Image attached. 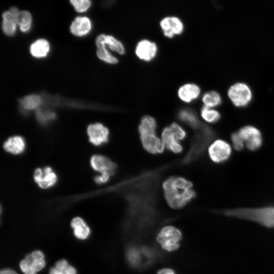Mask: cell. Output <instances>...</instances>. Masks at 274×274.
<instances>
[{
    "mask_svg": "<svg viewBox=\"0 0 274 274\" xmlns=\"http://www.w3.org/2000/svg\"><path fill=\"white\" fill-rule=\"evenodd\" d=\"M105 42L108 44L110 49L119 54L124 53V47L122 43L114 37L110 35H105Z\"/></svg>",
    "mask_w": 274,
    "mask_h": 274,
    "instance_id": "cell-30",
    "label": "cell"
},
{
    "mask_svg": "<svg viewBox=\"0 0 274 274\" xmlns=\"http://www.w3.org/2000/svg\"><path fill=\"white\" fill-rule=\"evenodd\" d=\"M19 12L17 8L12 7L3 14L2 29L6 35L11 36L15 33Z\"/></svg>",
    "mask_w": 274,
    "mask_h": 274,
    "instance_id": "cell-16",
    "label": "cell"
},
{
    "mask_svg": "<svg viewBox=\"0 0 274 274\" xmlns=\"http://www.w3.org/2000/svg\"><path fill=\"white\" fill-rule=\"evenodd\" d=\"M215 135V131L212 127L202 123L195 130L190 149L182 159V163L187 165L198 159Z\"/></svg>",
    "mask_w": 274,
    "mask_h": 274,
    "instance_id": "cell-3",
    "label": "cell"
},
{
    "mask_svg": "<svg viewBox=\"0 0 274 274\" xmlns=\"http://www.w3.org/2000/svg\"><path fill=\"white\" fill-rule=\"evenodd\" d=\"M49 50V44L45 39H39L32 43L30 46L31 55L36 57L45 56Z\"/></svg>",
    "mask_w": 274,
    "mask_h": 274,
    "instance_id": "cell-23",
    "label": "cell"
},
{
    "mask_svg": "<svg viewBox=\"0 0 274 274\" xmlns=\"http://www.w3.org/2000/svg\"><path fill=\"white\" fill-rule=\"evenodd\" d=\"M20 106L26 110H36L42 104L41 97L36 94H30L24 96L19 101Z\"/></svg>",
    "mask_w": 274,
    "mask_h": 274,
    "instance_id": "cell-26",
    "label": "cell"
},
{
    "mask_svg": "<svg viewBox=\"0 0 274 274\" xmlns=\"http://www.w3.org/2000/svg\"><path fill=\"white\" fill-rule=\"evenodd\" d=\"M71 227L74 229L75 236L80 239L87 238L90 232L89 227L80 217H75L72 220Z\"/></svg>",
    "mask_w": 274,
    "mask_h": 274,
    "instance_id": "cell-22",
    "label": "cell"
},
{
    "mask_svg": "<svg viewBox=\"0 0 274 274\" xmlns=\"http://www.w3.org/2000/svg\"><path fill=\"white\" fill-rule=\"evenodd\" d=\"M177 115L180 120L194 130L199 127L203 123L199 120L196 113L190 109L180 110Z\"/></svg>",
    "mask_w": 274,
    "mask_h": 274,
    "instance_id": "cell-19",
    "label": "cell"
},
{
    "mask_svg": "<svg viewBox=\"0 0 274 274\" xmlns=\"http://www.w3.org/2000/svg\"><path fill=\"white\" fill-rule=\"evenodd\" d=\"M32 17L30 13L27 11H21L19 12L17 17V24L23 32L28 31L31 26Z\"/></svg>",
    "mask_w": 274,
    "mask_h": 274,
    "instance_id": "cell-29",
    "label": "cell"
},
{
    "mask_svg": "<svg viewBox=\"0 0 274 274\" xmlns=\"http://www.w3.org/2000/svg\"><path fill=\"white\" fill-rule=\"evenodd\" d=\"M208 153L211 160L216 163H221L229 159L232 153L230 145L226 141L218 139L213 142L208 148Z\"/></svg>",
    "mask_w": 274,
    "mask_h": 274,
    "instance_id": "cell-9",
    "label": "cell"
},
{
    "mask_svg": "<svg viewBox=\"0 0 274 274\" xmlns=\"http://www.w3.org/2000/svg\"><path fill=\"white\" fill-rule=\"evenodd\" d=\"M87 133L89 142L96 146L107 143L109 139V129L100 123L89 125Z\"/></svg>",
    "mask_w": 274,
    "mask_h": 274,
    "instance_id": "cell-10",
    "label": "cell"
},
{
    "mask_svg": "<svg viewBox=\"0 0 274 274\" xmlns=\"http://www.w3.org/2000/svg\"><path fill=\"white\" fill-rule=\"evenodd\" d=\"M186 136L185 130L178 123L173 122L162 130L161 140L167 149L174 153H180L183 151L180 141L184 140Z\"/></svg>",
    "mask_w": 274,
    "mask_h": 274,
    "instance_id": "cell-4",
    "label": "cell"
},
{
    "mask_svg": "<svg viewBox=\"0 0 274 274\" xmlns=\"http://www.w3.org/2000/svg\"><path fill=\"white\" fill-rule=\"evenodd\" d=\"M162 187L167 204L174 209L183 208L196 195L192 183L180 177L167 178L163 182Z\"/></svg>",
    "mask_w": 274,
    "mask_h": 274,
    "instance_id": "cell-1",
    "label": "cell"
},
{
    "mask_svg": "<svg viewBox=\"0 0 274 274\" xmlns=\"http://www.w3.org/2000/svg\"><path fill=\"white\" fill-rule=\"evenodd\" d=\"M70 2L76 11L78 12L86 11L91 5L90 2L88 0H71Z\"/></svg>",
    "mask_w": 274,
    "mask_h": 274,
    "instance_id": "cell-32",
    "label": "cell"
},
{
    "mask_svg": "<svg viewBox=\"0 0 274 274\" xmlns=\"http://www.w3.org/2000/svg\"><path fill=\"white\" fill-rule=\"evenodd\" d=\"M49 274H77V271L66 260L61 259L50 269Z\"/></svg>",
    "mask_w": 274,
    "mask_h": 274,
    "instance_id": "cell-25",
    "label": "cell"
},
{
    "mask_svg": "<svg viewBox=\"0 0 274 274\" xmlns=\"http://www.w3.org/2000/svg\"><path fill=\"white\" fill-rule=\"evenodd\" d=\"M157 123L155 119L148 115L142 117L139 125L138 130L140 134L156 133Z\"/></svg>",
    "mask_w": 274,
    "mask_h": 274,
    "instance_id": "cell-24",
    "label": "cell"
},
{
    "mask_svg": "<svg viewBox=\"0 0 274 274\" xmlns=\"http://www.w3.org/2000/svg\"><path fill=\"white\" fill-rule=\"evenodd\" d=\"M160 25L164 35L168 38H172L175 35L181 33L184 29L182 21L175 16H168L163 18Z\"/></svg>",
    "mask_w": 274,
    "mask_h": 274,
    "instance_id": "cell-14",
    "label": "cell"
},
{
    "mask_svg": "<svg viewBox=\"0 0 274 274\" xmlns=\"http://www.w3.org/2000/svg\"><path fill=\"white\" fill-rule=\"evenodd\" d=\"M90 165L96 171L101 174L114 175L117 171V164L110 158L101 155H94L90 159Z\"/></svg>",
    "mask_w": 274,
    "mask_h": 274,
    "instance_id": "cell-12",
    "label": "cell"
},
{
    "mask_svg": "<svg viewBox=\"0 0 274 274\" xmlns=\"http://www.w3.org/2000/svg\"><path fill=\"white\" fill-rule=\"evenodd\" d=\"M200 89L196 84L187 83L181 86L178 92L179 97L185 102H190L199 95Z\"/></svg>",
    "mask_w": 274,
    "mask_h": 274,
    "instance_id": "cell-17",
    "label": "cell"
},
{
    "mask_svg": "<svg viewBox=\"0 0 274 274\" xmlns=\"http://www.w3.org/2000/svg\"><path fill=\"white\" fill-rule=\"evenodd\" d=\"M200 115L204 121L210 123H216L221 118V114L218 111L205 106L201 108Z\"/></svg>",
    "mask_w": 274,
    "mask_h": 274,
    "instance_id": "cell-28",
    "label": "cell"
},
{
    "mask_svg": "<svg viewBox=\"0 0 274 274\" xmlns=\"http://www.w3.org/2000/svg\"><path fill=\"white\" fill-rule=\"evenodd\" d=\"M19 265L24 274H36L45 265V256L42 251L36 250L27 255Z\"/></svg>",
    "mask_w": 274,
    "mask_h": 274,
    "instance_id": "cell-7",
    "label": "cell"
},
{
    "mask_svg": "<svg viewBox=\"0 0 274 274\" xmlns=\"http://www.w3.org/2000/svg\"><path fill=\"white\" fill-rule=\"evenodd\" d=\"M140 135V139L144 148L148 152L161 154L164 150V145L156 135V133H145Z\"/></svg>",
    "mask_w": 274,
    "mask_h": 274,
    "instance_id": "cell-13",
    "label": "cell"
},
{
    "mask_svg": "<svg viewBox=\"0 0 274 274\" xmlns=\"http://www.w3.org/2000/svg\"><path fill=\"white\" fill-rule=\"evenodd\" d=\"M157 274H175V272L171 268H165L159 270Z\"/></svg>",
    "mask_w": 274,
    "mask_h": 274,
    "instance_id": "cell-35",
    "label": "cell"
},
{
    "mask_svg": "<svg viewBox=\"0 0 274 274\" xmlns=\"http://www.w3.org/2000/svg\"><path fill=\"white\" fill-rule=\"evenodd\" d=\"M36 117L40 123L45 124L53 120L56 115L52 112L38 110L36 111Z\"/></svg>",
    "mask_w": 274,
    "mask_h": 274,
    "instance_id": "cell-31",
    "label": "cell"
},
{
    "mask_svg": "<svg viewBox=\"0 0 274 274\" xmlns=\"http://www.w3.org/2000/svg\"><path fill=\"white\" fill-rule=\"evenodd\" d=\"M105 35L101 34L97 37L95 44L97 47V55L98 57L105 62L111 64L118 62V59L113 56L106 49L105 42Z\"/></svg>",
    "mask_w": 274,
    "mask_h": 274,
    "instance_id": "cell-20",
    "label": "cell"
},
{
    "mask_svg": "<svg viewBox=\"0 0 274 274\" xmlns=\"http://www.w3.org/2000/svg\"><path fill=\"white\" fill-rule=\"evenodd\" d=\"M157 52L156 44L148 40H142L137 44L135 52L136 56L145 61H150L154 58Z\"/></svg>",
    "mask_w": 274,
    "mask_h": 274,
    "instance_id": "cell-15",
    "label": "cell"
},
{
    "mask_svg": "<svg viewBox=\"0 0 274 274\" xmlns=\"http://www.w3.org/2000/svg\"><path fill=\"white\" fill-rule=\"evenodd\" d=\"M33 179L38 186L47 189L54 186L57 180L56 174L50 166L37 168L33 173Z\"/></svg>",
    "mask_w": 274,
    "mask_h": 274,
    "instance_id": "cell-11",
    "label": "cell"
},
{
    "mask_svg": "<svg viewBox=\"0 0 274 274\" xmlns=\"http://www.w3.org/2000/svg\"><path fill=\"white\" fill-rule=\"evenodd\" d=\"M237 132L248 150L256 151L262 146L263 140L261 133L255 126H244L238 130Z\"/></svg>",
    "mask_w": 274,
    "mask_h": 274,
    "instance_id": "cell-8",
    "label": "cell"
},
{
    "mask_svg": "<svg viewBox=\"0 0 274 274\" xmlns=\"http://www.w3.org/2000/svg\"><path fill=\"white\" fill-rule=\"evenodd\" d=\"M3 148L6 151L12 154H20L25 150V142L22 136L15 135L8 138L4 142Z\"/></svg>",
    "mask_w": 274,
    "mask_h": 274,
    "instance_id": "cell-18",
    "label": "cell"
},
{
    "mask_svg": "<svg viewBox=\"0 0 274 274\" xmlns=\"http://www.w3.org/2000/svg\"><path fill=\"white\" fill-rule=\"evenodd\" d=\"M91 27V22L88 18L77 17L72 23L70 30L75 36H82L88 33Z\"/></svg>",
    "mask_w": 274,
    "mask_h": 274,
    "instance_id": "cell-21",
    "label": "cell"
},
{
    "mask_svg": "<svg viewBox=\"0 0 274 274\" xmlns=\"http://www.w3.org/2000/svg\"><path fill=\"white\" fill-rule=\"evenodd\" d=\"M231 140L235 150L241 151L243 149L245 143L237 132H233L231 134Z\"/></svg>",
    "mask_w": 274,
    "mask_h": 274,
    "instance_id": "cell-33",
    "label": "cell"
},
{
    "mask_svg": "<svg viewBox=\"0 0 274 274\" xmlns=\"http://www.w3.org/2000/svg\"><path fill=\"white\" fill-rule=\"evenodd\" d=\"M0 274H17V273L11 269L5 268L1 270Z\"/></svg>",
    "mask_w": 274,
    "mask_h": 274,
    "instance_id": "cell-36",
    "label": "cell"
},
{
    "mask_svg": "<svg viewBox=\"0 0 274 274\" xmlns=\"http://www.w3.org/2000/svg\"><path fill=\"white\" fill-rule=\"evenodd\" d=\"M182 238L181 231L172 226L163 227L158 233L156 240L162 248L168 252L177 250Z\"/></svg>",
    "mask_w": 274,
    "mask_h": 274,
    "instance_id": "cell-5",
    "label": "cell"
},
{
    "mask_svg": "<svg viewBox=\"0 0 274 274\" xmlns=\"http://www.w3.org/2000/svg\"><path fill=\"white\" fill-rule=\"evenodd\" d=\"M111 176L109 174H101L99 176L94 177V181L97 184H102L108 182Z\"/></svg>",
    "mask_w": 274,
    "mask_h": 274,
    "instance_id": "cell-34",
    "label": "cell"
},
{
    "mask_svg": "<svg viewBox=\"0 0 274 274\" xmlns=\"http://www.w3.org/2000/svg\"><path fill=\"white\" fill-rule=\"evenodd\" d=\"M227 94L232 104L239 108L247 106L252 98L251 88L243 82H237L232 85L229 88Z\"/></svg>",
    "mask_w": 274,
    "mask_h": 274,
    "instance_id": "cell-6",
    "label": "cell"
},
{
    "mask_svg": "<svg viewBox=\"0 0 274 274\" xmlns=\"http://www.w3.org/2000/svg\"><path fill=\"white\" fill-rule=\"evenodd\" d=\"M227 217L247 220L268 228H274V206L259 208H239L219 212Z\"/></svg>",
    "mask_w": 274,
    "mask_h": 274,
    "instance_id": "cell-2",
    "label": "cell"
},
{
    "mask_svg": "<svg viewBox=\"0 0 274 274\" xmlns=\"http://www.w3.org/2000/svg\"><path fill=\"white\" fill-rule=\"evenodd\" d=\"M204 106L212 108L220 105L222 102L220 94L216 91H210L205 93L202 97Z\"/></svg>",
    "mask_w": 274,
    "mask_h": 274,
    "instance_id": "cell-27",
    "label": "cell"
}]
</instances>
